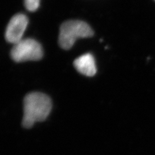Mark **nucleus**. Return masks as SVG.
Segmentation results:
<instances>
[{"label":"nucleus","instance_id":"7","mask_svg":"<svg viewBox=\"0 0 155 155\" xmlns=\"http://www.w3.org/2000/svg\"><path fill=\"white\" fill-rule=\"evenodd\" d=\"M154 1H155V0H154Z\"/></svg>","mask_w":155,"mask_h":155},{"label":"nucleus","instance_id":"5","mask_svg":"<svg viewBox=\"0 0 155 155\" xmlns=\"http://www.w3.org/2000/svg\"><path fill=\"white\" fill-rule=\"evenodd\" d=\"M74 66L80 74L86 76H93L96 73L94 58L90 53L77 58L74 61Z\"/></svg>","mask_w":155,"mask_h":155},{"label":"nucleus","instance_id":"6","mask_svg":"<svg viewBox=\"0 0 155 155\" xmlns=\"http://www.w3.org/2000/svg\"><path fill=\"white\" fill-rule=\"evenodd\" d=\"M24 4L28 11L34 12L37 11L40 7V0H24Z\"/></svg>","mask_w":155,"mask_h":155},{"label":"nucleus","instance_id":"4","mask_svg":"<svg viewBox=\"0 0 155 155\" xmlns=\"http://www.w3.org/2000/svg\"><path fill=\"white\" fill-rule=\"evenodd\" d=\"M28 19L23 14H17L10 20L5 31V39L8 42L16 44L23 39Z\"/></svg>","mask_w":155,"mask_h":155},{"label":"nucleus","instance_id":"3","mask_svg":"<svg viewBox=\"0 0 155 155\" xmlns=\"http://www.w3.org/2000/svg\"><path fill=\"white\" fill-rule=\"evenodd\" d=\"M43 54L41 45L31 38L22 39L14 44L11 51L12 59L16 62L38 61Z\"/></svg>","mask_w":155,"mask_h":155},{"label":"nucleus","instance_id":"1","mask_svg":"<svg viewBox=\"0 0 155 155\" xmlns=\"http://www.w3.org/2000/svg\"><path fill=\"white\" fill-rule=\"evenodd\" d=\"M52 106L51 98L45 94L34 92L27 94L23 101V127L31 128L36 122L44 121L49 115Z\"/></svg>","mask_w":155,"mask_h":155},{"label":"nucleus","instance_id":"2","mask_svg":"<svg viewBox=\"0 0 155 155\" xmlns=\"http://www.w3.org/2000/svg\"><path fill=\"white\" fill-rule=\"evenodd\" d=\"M94 32L87 23L80 20H69L60 27L59 35L60 46L65 50H69L79 38L92 37Z\"/></svg>","mask_w":155,"mask_h":155}]
</instances>
